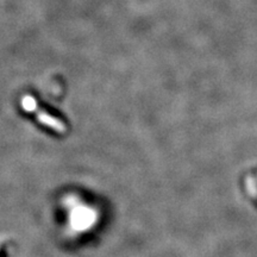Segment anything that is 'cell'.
<instances>
[{
	"instance_id": "obj_4",
	"label": "cell",
	"mask_w": 257,
	"mask_h": 257,
	"mask_svg": "<svg viewBox=\"0 0 257 257\" xmlns=\"http://www.w3.org/2000/svg\"><path fill=\"white\" fill-rule=\"evenodd\" d=\"M15 245L11 239L0 240V257H12Z\"/></svg>"
},
{
	"instance_id": "obj_2",
	"label": "cell",
	"mask_w": 257,
	"mask_h": 257,
	"mask_svg": "<svg viewBox=\"0 0 257 257\" xmlns=\"http://www.w3.org/2000/svg\"><path fill=\"white\" fill-rule=\"evenodd\" d=\"M31 113H35L36 119L40 121L42 125L49 127L50 130L55 131V133H57L59 135H66L68 133V124H67L64 120L61 119L60 117H57V115H54L53 113H50L49 111L38 108V102H37L36 108H35Z\"/></svg>"
},
{
	"instance_id": "obj_1",
	"label": "cell",
	"mask_w": 257,
	"mask_h": 257,
	"mask_svg": "<svg viewBox=\"0 0 257 257\" xmlns=\"http://www.w3.org/2000/svg\"><path fill=\"white\" fill-rule=\"evenodd\" d=\"M95 223V212L92 207L80 205L79 207H74L70 212V224L73 230L86 231L89 230Z\"/></svg>"
},
{
	"instance_id": "obj_3",
	"label": "cell",
	"mask_w": 257,
	"mask_h": 257,
	"mask_svg": "<svg viewBox=\"0 0 257 257\" xmlns=\"http://www.w3.org/2000/svg\"><path fill=\"white\" fill-rule=\"evenodd\" d=\"M246 193L257 206V174L250 175L245 180Z\"/></svg>"
}]
</instances>
